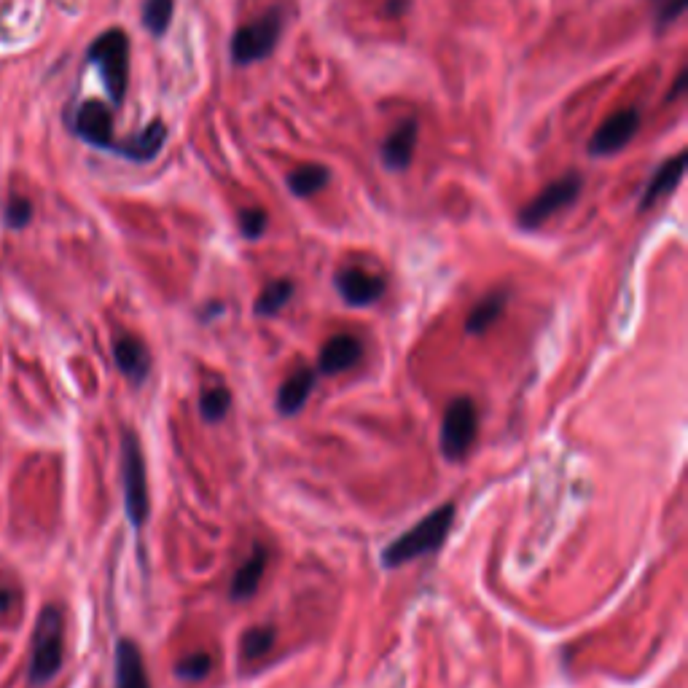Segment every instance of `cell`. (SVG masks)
Returning <instances> with one entry per match:
<instances>
[{
  "instance_id": "cell-13",
  "label": "cell",
  "mask_w": 688,
  "mask_h": 688,
  "mask_svg": "<svg viewBox=\"0 0 688 688\" xmlns=\"http://www.w3.org/2000/svg\"><path fill=\"white\" fill-rule=\"evenodd\" d=\"M417 148V121L406 119L382 140V162L393 172H404L414 159Z\"/></svg>"
},
{
  "instance_id": "cell-5",
  "label": "cell",
  "mask_w": 688,
  "mask_h": 688,
  "mask_svg": "<svg viewBox=\"0 0 688 688\" xmlns=\"http://www.w3.org/2000/svg\"><path fill=\"white\" fill-rule=\"evenodd\" d=\"M476 428H479V412H476L473 398H452L444 409V422H441V452H444V457L463 460L468 449L473 447Z\"/></svg>"
},
{
  "instance_id": "cell-10",
  "label": "cell",
  "mask_w": 688,
  "mask_h": 688,
  "mask_svg": "<svg viewBox=\"0 0 688 688\" xmlns=\"http://www.w3.org/2000/svg\"><path fill=\"white\" fill-rule=\"evenodd\" d=\"M334 283L339 296H342L350 307H369V304L382 299V293H385V280H382V277L371 275V272L358 267L339 269L334 277Z\"/></svg>"
},
{
  "instance_id": "cell-27",
  "label": "cell",
  "mask_w": 688,
  "mask_h": 688,
  "mask_svg": "<svg viewBox=\"0 0 688 688\" xmlns=\"http://www.w3.org/2000/svg\"><path fill=\"white\" fill-rule=\"evenodd\" d=\"M30 218H33V205H30L27 199H11L9 207H6V221H9V226L22 229V226L30 224Z\"/></svg>"
},
{
  "instance_id": "cell-17",
  "label": "cell",
  "mask_w": 688,
  "mask_h": 688,
  "mask_svg": "<svg viewBox=\"0 0 688 688\" xmlns=\"http://www.w3.org/2000/svg\"><path fill=\"white\" fill-rule=\"evenodd\" d=\"M164 140H167V127H164V121H151L146 129H140L135 138H129L127 143H116L113 151L121 156H127L132 162H151V159L162 151Z\"/></svg>"
},
{
  "instance_id": "cell-14",
  "label": "cell",
  "mask_w": 688,
  "mask_h": 688,
  "mask_svg": "<svg viewBox=\"0 0 688 688\" xmlns=\"http://www.w3.org/2000/svg\"><path fill=\"white\" fill-rule=\"evenodd\" d=\"M315 379H318V371L315 369L293 371L291 377L285 379L280 390H277V412L283 414V417L299 414L307 406V398H310L312 387H315Z\"/></svg>"
},
{
  "instance_id": "cell-23",
  "label": "cell",
  "mask_w": 688,
  "mask_h": 688,
  "mask_svg": "<svg viewBox=\"0 0 688 688\" xmlns=\"http://www.w3.org/2000/svg\"><path fill=\"white\" fill-rule=\"evenodd\" d=\"M175 0H146L143 3V25L148 33L164 35L172 22Z\"/></svg>"
},
{
  "instance_id": "cell-21",
  "label": "cell",
  "mask_w": 688,
  "mask_h": 688,
  "mask_svg": "<svg viewBox=\"0 0 688 688\" xmlns=\"http://www.w3.org/2000/svg\"><path fill=\"white\" fill-rule=\"evenodd\" d=\"M293 291H296V285H293L291 280H272V283L261 291L253 310H256V315H261V318H272V315H277V312L283 310L285 304L291 301Z\"/></svg>"
},
{
  "instance_id": "cell-4",
  "label": "cell",
  "mask_w": 688,
  "mask_h": 688,
  "mask_svg": "<svg viewBox=\"0 0 688 688\" xmlns=\"http://www.w3.org/2000/svg\"><path fill=\"white\" fill-rule=\"evenodd\" d=\"M89 62H95L103 73L105 89L116 105L124 103L129 81V38L124 30H108L97 35L92 49H89Z\"/></svg>"
},
{
  "instance_id": "cell-24",
  "label": "cell",
  "mask_w": 688,
  "mask_h": 688,
  "mask_svg": "<svg viewBox=\"0 0 688 688\" xmlns=\"http://www.w3.org/2000/svg\"><path fill=\"white\" fill-rule=\"evenodd\" d=\"M272 645H275V627H253L242 635L240 648L248 662H256L267 654Z\"/></svg>"
},
{
  "instance_id": "cell-26",
  "label": "cell",
  "mask_w": 688,
  "mask_h": 688,
  "mask_svg": "<svg viewBox=\"0 0 688 688\" xmlns=\"http://www.w3.org/2000/svg\"><path fill=\"white\" fill-rule=\"evenodd\" d=\"M267 210L261 207H250V210H242L240 213V232L248 237V240H258L261 234L267 232Z\"/></svg>"
},
{
  "instance_id": "cell-6",
  "label": "cell",
  "mask_w": 688,
  "mask_h": 688,
  "mask_svg": "<svg viewBox=\"0 0 688 688\" xmlns=\"http://www.w3.org/2000/svg\"><path fill=\"white\" fill-rule=\"evenodd\" d=\"M280 33H283V17L277 11L256 19L253 25L240 27L232 38L234 65H250V62L267 60L269 54L275 52Z\"/></svg>"
},
{
  "instance_id": "cell-16",
  "label": "cell",
  "mask_w": 688,
  "mask_h": 688,
  "mask_svg": "<svg viewBox=\"0 0 688 688\" xmlns=\"http://www.w3.org/2000/svg\"><path fill=\"white\" fill-rule=\"evenodd\" d=\"M686 159L688 154L686 151H680V154H675L672 159H667V162L656 170V175L651 178V183L645 186L643 191V199H640V210H651V207L659 202V199H664L667 194H670L675 186L680 183V178H683V170H686Z\"/></svg>"
},
{
  "instance_id": "cell-30",
  "label": "cell",
  "mask_w": 688,
  "mask_h": 688,
  "mask_svg": "<svg viewBox=\"0 0 688 688\" xmlns=\"http://www.w3.org/2000/svg\"><path fill=\"white\" fill-rule=\"evenodd\" d=\"M662 3H664V0H662Z\"/></svg>"
},
{
  "instance_id": "cell-8",
  "label": "cell",
  "mask_w": 688,
  "mask_h": 688,
  "mask_svg": "<svg viewBox=\"0 0 688 688\" xmlns=\"http://www.w3.org/2000/svg\"><path fill=\"white\" fill-rule=\"evenodd\" d=\"M640 111L637 108H624V111L613 113L611 119L602 121L600 129L594 132L589 140V154L592 156H613L619 154L621 148H627L632 138L640 129Z\"/></svg>"
},
{
  "instance_id": "cell-11",
  "label": "cell",
  "mask_w": 688,
  "mask_h": 688,
  "mask_svg": "<svg viewBox=\"0 0 688 688\" xmlns=\"http://www.w3.org/2000/svg\"><path fill=\"white\" fill-rule=\"evenodd\" d=\"M363 344L358 336L353 334H336L331 336L323 350H320L318 358V374L323 377H334V374H342V371L353 369L355 363L361 361Z\"/></svg>"
},
{
  "instance_id": "cell-19",
  "label": "cell",
  "mask_w": 688,
  "mask_h": 688,
  "mask_svg": "<svg viewBox=\"0 0 688 688\" xmlns=\"http://www.w3.org/2000/svg\"><path fill=\"white\" fill-rule=\"evenodd\" d=\"M506 301H508L506 291H495V293H490V296H484V299L473 307L468 320H465V334L482 336L484 331H487V328H490L500 315H503V310H506Z\"/></svg>"
},
{
  "instance_id": "cell-9",
  "label": "cell",
  "mask_w": 688,
  "mask_h": 688,
  "mask_svg": "<svg viewBox=\"0 0 688 688\" xmlns=\"http://www.w3.org/2000/svg\"><path fill=\"white\" fill-rule=\"evenodd\" d=\"M73 129L81 140H86L89 146L95 148H108L113 151L116 140H113V113L108 105L97 103V100H89L78 108L76 121H73Z\"/></svg>"
},
{
  "instance_id": "cell-7",
  "label": "cell",
  "mask_w": 688,
  "mask_h": 688,
  "mask_svg": "<svg viewBox=\"0 0 688 688\" xmlns=\"http://www.w3.org/2000/svg\"><path fill=\"white\" fill-rule=\"evenodd\" d=\"M581 186H584V181L578 178L576 172H570L565 178L549 183L530 205L519 210V226L522 229H538V226H543L551 215H557L559 210H565V207L576 202L578 194H581Z\"/></svg>"
},
{
  "instance_id": "cell-22",
  "label": "cell",
  "mask_w": 688,
  "mask_h": 688,
  "mask_svg": "<svg viewBox=\"0 0 688 688\" xmlns=\"http://www.w3.org/2000/svg\"><path fill=\"white\" fill-rule=\"evenodd\" d=\"M229 406H232V393H229L224 385L210 387V390H205L202 398H199V414H202L207 422L224 420L226 412H229Z\"/></svg>"
},
{
  "instance_id": "cell-3",
  "label": "cell",
  "mask_w": 688,
  "mask_h": 688,
  "mask_svg": "<svg viewBox=\"0 0 688 688\" xmlns=\"http://www.w3.org/2000/svg\"><path fill=\"white\" fill-rule=\"evenodd\" d=\"M121 482H124V506L132 525L143 527L148 519V476H146V457L140 449L138 436L127 430L121 441Z\"/></svg>"
},
{
  "instance_id": "cell-20",
  "label": "cell",
  "mask_w": 688,
  "mask_h": 688,
  "mask_svg": "<svg viewBox=\"0 0 688 688\" xmlns=\"http://www.w3.org/2000/svg\"><path fill=\"white\" fill-rule=\"evenodd\" d=\"M328 178H331V172L323 164H301L288 175V189L296 197H312V194H318L326 186Z\"/></svg>"
},
{
  "instance_id": "cell-25",
  "label": "cell",
  "mask_w": 688,
  "mask_h": 688,
  "mask_svg": "<svg viewBox=\"0 0 688 688\" xmlns=\"http://www.w3.org/2000/svg\"><path fill=\"white\" fill-rule=\"evenodd\" d=\"M213 670V659L207 654H191L186 659L175 664V675L183 680V683H197V680H205Z\"/></svg>"
},
{
  "instance_id": "cell-18",
  "label": "cell",
  "mask_w": 688,
  "mask_h": 688,
  "mask_svg": "<svg viewBox=\"0 0 688 688\" xmlns=\"http://www.w3.org/2000/svg\"><path fill=\"white\" fill-rule=\"evenodd\" d=\"M267 562H269V551L264 549V546H256L253 554L242 562L240 570L234 573L232 586H229L232 600H237V602L250 600V597L258 592V584H261V578H264Z\"/></svg>"
},
{
  "instance_id": "cell-1",
  "label": "cell",
  "mask_w": 688,
  "mask_h": 688,
  "mask_svg": "<svg viewBox=\"0 0 688 688\" xmlns=\"http://www.w3.org/2000/svg\"><path fill=\"white\" fill-rule=\"evenodd\" d=\"M452 522H455V503H444L428 516H422L412 530H406L396 541L387 543L385 554H382L385 568H401L406 562H414L439 549L441 543L447 541Z\"/></svg>"
},
{
  "instance_id": "cell-15",
  "label": "cell",
  "mask_w": 688,
  "mask_h": 688,
  "mask_svg": "<svg viewBox=\"0 0 688 688\" xmlns=\"http://www.w3.org/2000/svg\"><path fill=\"white\" fill-rule=\"evenodd\" d=\"M116 688H151L143 654L127 637L116 645Z\"/></svg>"
},
{
  "instance_id": "cell-28",
  "label": "cell",
  "mask_w": 688,
  "mask_h": 688,
  "mask_svg": "<svg viewBox=\"0 0 688 688\" xmlns=\"http://www.w3.org/2000/svg\"><path fill=\"white\" fill-rule=\"evenodd\" d=\"M686 78H688V73H680V78L675 81V89H672V95H667V100H675V97L686 89Z\"/></svg>"
},
{
  "instance_id": "cell-2",
  "label": "cell",
  "mask_w": 688,
  "mask_h": 688,
  "mask_svg": "<svg viewBox=\"0 0 688 688\" xmlns=\"http://www.w3.org/2000/svg\"><path fill=\"white\" fill-rule=\"evenodd\" d=\"M65 654V619L60 608L46 605L38 613L33 629V648H30V678L33 683L52 680L62 667Z\"/></svg>"
},
{
  "instance_id": "cell-29",
  "label": "cell",
  "mask_w": 688,
  "mask_h": 688,
  "mask_svg": "<svg viewBox=\"0 0 688 688\" xmlns=\"http://www.w3.org/2000/svg\"><path fill=\"white\" fill-rule=\"evenodd\" d=\"M9 605H11V592L9 589H0V613L6 611Z\"/></svg>"
},
{
  "instance_id": "cell-12",
  "label": "cell",
  "mask_w": 688,
  "mask_h": 688,
  "mask_svg": "<svg viewBox=\"0 0 688 688\" xmlns=\"http://www.w3.org/2000/svg\"><path fill=\"white\" fill-rule=\"evenodd\" d=\"M113 358H116V366H119L121 374H124L132 385H140V382L148 377L151 355H148L146 342L138 339L135 334L116 336V342H113Z\"/></svg>"
}]
</instances>
